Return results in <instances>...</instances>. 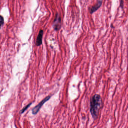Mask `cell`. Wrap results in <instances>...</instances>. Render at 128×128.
<instances>
[{"instance_id":"cell-1","label":"cell","mask_w":128,"mask_h":128,"mask_svg":"<svg viewBox=\"0 0 128 128\" xmlns=\"http://www.w3.org/2000/svg\"><path fill=\"white\" fill-rule=\"evenodd\" d=\"M102 104L100 95L95 94L91 98L90 101V112L93 118L96 119L98 117L99 111Z\"/></svg>"},{"instance_id":"cell-2","label":"cell","mask_w":128,"mask_h":128,"mask_svg":"<svg viewBox=\"0 0 128 128\" xmlns=\"http://www.w3.org/2000/svg\"><path fill=\"white\" fill-rule=\"evenodd\" d=\"M53 27L56 31H58L62 27L61 18L59 14L57 13L55 15L54 20L53 23Z\"/></svg>"},{"instance_id":"cell-3","label":"cell","mask_w":128,"mask_h":128,"mask_svg":"<svg viewBox=\"0 0 128 128\" xmlns=\"http://www.w3.org/2000/svg\"><path fill=\"white\" fill-rule=\"evenodd\" d=\"M51 96H48L47 97H45L44 99L42 101H41V102L38 104L37 106H35V108H34L32 109V114L34 115H35V114H37L38 112L39 111V110L40 109V108H41L42 106L43 105V104L45 103L46 102L49 100Z\"/></svg>"},{"instance_id":"cell-4","label":"cell","mask_w":128,"mask_h":128,"mask_svg":"<svg viewBox=\"0 0 128 128\" xmlns=\"http://www.w3.org/2000/svg\"><path fill=\"white\" fill-rule=\"evenodd\" d=\"M103 0H97V2L95 5H94L92 6L91 8L89 10V13L91 14L95 12V11L98 10V9L100 8L101 5L102 4Z\"/></svg>"},{"instance_id":"cell-5","label":"cell","mask_w":128,"mask_h":128,"mask_svg":"<svg viewBox=\"0 0 128 128\" xmlns=\"http://www.w3.org/2000/svg\"><path fill=\"white\" fill-rule=\"evenodd\" d=\"M43 35V30H41L39 32L36 40V44L37 46H39L42 44Z\"/></svg>"},{"instance_id":"cell-6","label":"cell","mask_w":128,"mask_h":128,"mask_svg":"<svg viewBox=\"0 0 128 128\" xmlns=\"http://www.w3.org/2000/svg\"><path fill=\"white\" fill-rule=\"evenodd\" d=\"M32 103H30L29 104H28V105H27L26 106H25V108H23L21 110L20 112V114H22V113H24V112H25L28 108L29 107H30V106L31 105Z\"/></svg>"},{"instance_id":"cell-7","label":"cell","mask_w":128,"mask_h":128,"mask_svg":"<svg viewBox=\"0 0 128 128\" xmlns=\"http://www.w3.org/2000/svg\"><path fill=\"white\" fill-rule=\"evenodd\" d=\"M4 23V19L3 17L0 15V30L1 29V26L3 25Z\"/></svg>"},{"instance_id":"cell-8","label":"cell","mask_w":128,"mask_h":128,"mask_svg":"<svg viewBox=\"0 0 128 128\" xmlns=\"http://www.w3.org/2000/svg\"><path fill=\"white\" fill-rule=\"evenodd\" d=\"M120 6L121 7V8L123 9V6H124V2L123 0H121L120 1Z\"/></svg>"}]
</instances>
